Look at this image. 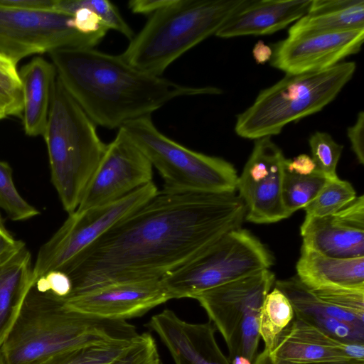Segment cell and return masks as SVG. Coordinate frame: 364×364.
<instances>
[{
	"instance_id": "6da1fadb",
	"label": "cell",
	"mask_w": 364,
	"mask_h": 364,
	"mask_svg": "<svg viewBox=\"0 0 364 364\" xmlns=\"http://www.w3.org/2000/svg\"><path fill=\"white\" fill-rule=\"evenodd\" d=\"M245 214L235 192L163 188L57 270L71 281L68 296L114 283L161 279L241 228Z\"/></svg>"
},
{
	"instance_id": "7a4b0ae2",
	"label": "cell",
	"mask_w": 364,
	"mask_h": 364,
	"mask_svg": "<svg viewBox=\"0 0 364 364\" xmlns=\"http://www.w3.org/2000/svg\"><path fill=\"white\" fill-rule=\"evenodd\" d=\"M48 55L67 91L96 125L107 129L151 117L178 97L222 93L218 87L183 85L151 75L121 55L95 48H63Z\"/></svg>"
},
{
	"instance_id": "3957f363",
	"label": "cell",
	"mask_w": 364,
	"mask_h": 364,
	"mask_svg": "<svg viewBox=\"0 0 364 364\" xmlns=\"http://www.w3.org/2000/svg\"><path fill=\"white\" fill-rule=\"evenodd\" d=\"M139 333L124 320L102 318L69 311L60 297L28 294L12 330L0 346V364H33L86 346L129 342Z\"/></svg>"
},
{
	"instance_id": "277c9868",
	"label": "cell",
	"mask_w": 364,
	"mask_h": 364,
	"mask_svg": "<svg viewBox=\"0 0 364 364\" xmlns=\"http://www.w3.org/2000/svg\"><path fill=\"white\" fill-rule=\"evenodd\" d=\"M245 0H161L122 57L161 76L185 53L216 35Z\"/></svg>"
},
{
	"instance_id": "5b68a950",
	"label": "cell",
	"mask_w": 364,
	"mask_h": 364,
	"mask_svg": "<svg viewBox=\"0 0 364 364\" xmlns=\"http://www.w3.org/2000/svg\"><path fill=\"white\" fill-rule=\"evenodd\" d=\"M51 181L64 210L74 212L107 148L88 117L57 77L46 127Z\"/></svg>"
},
{
	"instance_id": "8992f818",
	"label": "cell",
	"mask_w": 364,
	"mask_h": 364,
	"mask_svg": "<svg viewBox=\"0 0 364 364\" xmlns=\"http://www.w3.org/2000/svg\"><path fill=\"white\" fill-rule=\"evenodd\" d=\"M355 70V62L343 61L321 71L286 74L237 115L235 133L255 140L280 134L288 124L320 112L334 100Z\"/></svg>"
},
{
	"instance_id": "52a82bcc",
	"label": "cell",
	"mask_w": 364,
	"mask_h": 364,
	"mask_svg": "<svg viewBox=\"0 0 364 364\" xmlns=\"http://www.w3.org/2000/svg\"><path fill=\"white\" fill-rule=\"evenodd\" d=\"M164 180V188L184 191L234 193L238 176L226 160L191 150L161 132L151 117L122 127Z\"/></svg>"
},
{
	"instance_id": "ba28073f",
	"label": "cell",
	"mask_w": 364,
	"mask_h": 364,
	"mask_svg": "<svg viewBox=\"0 0 364 364\" xmlns=\"http://www.w3.org/2000/svg\"><path fill=\"white\" fill-rule=\"evenodd\" d=\"M273 260L258 238L240 228L160 280L169 300L193 299L207 290L268 269Z\"/></svg>"
},
{
	"instance_id": "9c48e42d",
	"label": "cell",
	"mask_w": 364,
	"mask_h": 364,
	"mask_svg": "<svg viewBox=\"0 0 364 364\" xmlns=\"http://www.w3.org/2000/svg\"><path fill=\"white\" fill-rule=\"evenodd\" d=\"M275 275L264 269L193 297L223 336L230 364H253L259 341V318Z\"/></svg>"
},
{
	"instance_id": "30bf717a",
	"label": "cell",
	"mask_w": 364,
	"mask_h": 364,
	"mask_svg": "<svg viewBox=\"0 0 364 364\" xmlns=\"http://www.w3.org/2000/svg\"><path fill=\"white\" fill-rule=\"evenodd\" d=\"M104 38L79 31L73 15L12 7L0 2V54L13 63L63 48H95Z\"/></svg>"
},
{
	"instance_id": "8fae6325",
	"label": "cell",
	"mask_w": 364,
	"mask_h": 364,
	"mask_svg": "<svg viewBox=\"0 0 364 364\" xmlns=\"http://www.w3.org/2000/svg\"><path fill=\"white\" fill-rule=\"evenodd\" d=\"M158 188L153 181L107 205L75 210L39 249L33 267L34 283L44 274L60 269L116 223L153 197Z\"/></svg>"
},
{
	"instance_id": "7c38bea8",
	"label": "cell",
	"mask_w": 364,
	"mask_h": 364,
	"mask_svg": "<svg viewBox=\"0 0 364 364\" xmlns=\"http://www.w3.org/2000/svg\"><path fill=\"white\" fill-rule=\"evenodd\" d=\"M153 166L121 127L108 144L76 210L113 203L152 181Z\"/></svg>"
},
{
	"instance_id": "4fadbf2b",
	"label": "cell",
	"mask_w": 364,
	"mask_h": 364,
	"mask_svg": "<svg viewBox=\"0 0 364 364\" xmlns=\"http://www.w3.org/2000/svg\"><path fill=\"white\" fill-rule=\"evenodd\" d=\"M285 159L272 136L255 140L237 183L238 196L246 208V220L266 224L289 218L282 196Z\"/></svg>"
},
{
	"instance_id": "5bb4252c",
	"label": "cell",
	"mask_w": 364,
	"mask_h": 364,
	"mask_svg": "<svg viewBox=\"0 0 364 364\" xmlns=\"http://www.w3.org/2000/svg\"><path fill=\"white\" fill-rule=\"evenodd\" d=\"M364 28L287 36L272 45V67L285 74L323 70L358 53Z\"/></svg>"
},
{
	"instance_id": "9a60e30c",
	"label": "cell",
	"mask_w": 364,
	"mask_h": 364,
	"mask_svg": "<svg viewBox=\"0 0 364 364\" xmlns=\"http://www.w3.org/2000/svg\"><path fill=\"white\" fill-rule=\"evenodd\" d=\"M60 299L69 311L124 321L141 316L169 300L160 279L114 283Z\"/></svg>"
},
{
	"instance_id": "2e32d148",
	"label": "cell",
	"mask_w": 364,
	"mask_h": 364,
	"mask_svg": "<svg viewBox=\"0 0 364 364\" xmlns=\"http://www.w3.org/2000/svg\"><path fill=\"white\" fill-rule=\"evenodd\" d=\"M302 246L336 258L364 257V196H356L336 213L304 218Z\"/></svg>"
},
{
	"instance_id": "e0dca14e",
	"label": "cell",
	"mask_w": 364,
	"mask_h": 364,
	"mask_svg": "<svg viewBox=\"0 0 364 364\" xmlns=\"http://www.w3.org/2000/svg\"><path fill=\"white\" fill-rule=\"evenodd\" d=\"M146 327L158 335L175 364H230L218 345L210 321L190 323L164 309L154 315Z\"/></svg>"
},
{
	"instance_id": "ac0fdd59",
	"label": "cell",
	"mask_w": 364,
	"mask_h": 364,
	"mask_svg": "<svg viewBox=\"0 0 364 364\" xmlns=\"http://www.w3.org/2000/svg\"><path fill=\"white\" fill-rule=\"evenodd\" d=\"M270 354L275 358L297 363L364 361V343L338 340L294 317Z\"/></svg>"
},
{
	"instance_id": "d6986e66",
	"label": "cell",
	"mask_w": 364,
	"mask_h": 364,
	"mask_svg": "<svg viewBox=\"0 0 364 364\" xmlns=\"http://www.w3.org/2000/svg\"><path fill=\"white\" fill-rule=\"evenodd\" d=\"M275 287L288 297L296 318L338 340L364 343V321L318 299L297 276L276 281Z\"/></svg>"
},
{
	"instance_id": "ffe728a7",
	"label": "cell",
	"mask_w": 364,
	"mask_h": 364,
	"mask_svg": "<svg viewBox=\"0 0 364 364\" xmlns=\"http://www.w3.org/2000/svg\"><path fill=\"white\" fill-rule=\"evenodd\" d=\"M312 0H245L225 23L216 36L230 38L269 35L304 16Z\"/></svg>"
},
{
	"instance_id": "44dd1931",
	"label": "cell",
	"mask_w": 364,
	"mask_h": 364,
	"mask_svg": "<svg viewBox=\"0 0 364 364\" xmlns=\"http://www.w3.org/2000/svg\"><path fill=\"white\" fill-rule=\"evenodd\" d=\"M31 255L26 244L16 245L0 255V346L15 325L34 285Z\"/></svg>"
},
{
	"instance_id": "7402d4cb",
	"label": "cell",
	"mask_w": 364,
	"mask_h": 364,
	"mask_svg": "<svg viewBox=\"0 0 364 364\" xmlns=\"http://www.w3.org/2000/svg\"><path fill=\"white\" fill-rule=\"evenodd\" d=\"M18 77L23 94L24 132L29 136H43L57 78L55 66L38 56L21 67Z\"/></svg>"
},
{
	"instance_id": "603a6c76",
	"label": "cell",
	"mask_w": 364,
	"mask_h": 364,
	"mask_svg": "<svg viewBox=\"0 0 364 364\" xmlns=\"http://www.w3.org/2000/svg\"><path fill=\"white\" fill-rule=\"evenodd\" d=\"M296 268L298 278L310 289H364V257H332L301 245Z\"/></svg>"
},
{
	"instance_id": "cb8c5ba5",
	"label": "cell",
	"mask_w": 364,
	"mask_h": 364,
	"mask_svg": "<svg viewBox=\"0 0 364 364\" xmlns=\"http://www.w3.org/2000/svg\"><path fill=\"white\" fill-rule=\"evenodd\" d=\"M364 28L363 0H312L309 11L292 24L288 36Z\"/></svg>"
},
{
	"instance_id": "d4e9b609",
	"label": "cell",
	"mask_w": 364,
	"mask_h": 364,
	"mask_svg": "<svg viewBox=\"0 0 364 364\" xmlns=\"http://www.w3.org/2000/svg\"><path fill=\"white\" fill-rule=\"evenodd\" d=\"M295 317L288 297L274 287L265 296L259 314V333L264 343V350L271 353L282 333Z\"/></svg>"
},
{
	"instance_id": "484cf974",
	"label": "cell",
	"mask_w": 364,
	"mask_h": 364,
	"mask_svg": "<svg viewBox=\"0 0 364 364\" xmlns=\"http://www.w3.org/2000/svg\"><path fill=\"white\" fill-rule=\"evenodd\" d=\"M326 179L318 170L309 175H301L289 172L284 168L282 196L289 217L310 203Z\"/></svg>"
},
{
	"instance_id": "4316f807",
	"label": "cell",
	"mask_w": 364,
	"mask_h": 364,
	"mask_svg": "<svg viewBox=\"0 0 364 364\" xmlns=\"http://www.w3.org/2000/svg\"><path fill=\"white\" fill-rule=\"evenodd\" d=\"M132 341L86 346L53 355L33 364H109L123 354Z\"/></svg>"
},
{
	"instance_id": "83f0119b",
	"label": "cell",
	"mask_w": 364,
	"mask_h": 364,
	"mask_svg": "<svg viewBox=\"0 0 364 364\" xmlns=\"http://www.w3.org/2000/svg\"><path fill=\"white\" fill-rule=\"evenodd\" d=\"M356 197L352 184L338 177L327 178L314 200L304 209L305 218L333 215Z\"/></svg>"
},
{
	"instance_id": "f1b7e54d",
	"label": "cell",
	"mask_w": 364,
	"mask_h": 364,
	"mask_svg": "<svg viewBox=\"0 0 364 364\" xmlns=\"http://www.w3.org/2000/svg\"><path fill=\"white\" fill-rule=\"evenodd\" d=\"M0 208L14 221L28 220L40 213L18 193L11 166L2 161H0Z\"/></svg>"
},
{
	"instance_id": "f546056e",
	"label": "cell",
	"mask_w": 364,
	"mask_h": 364,
	"mask_svg": "<svg viewBox=\"0 0 364 364\" xmlns=\"http://www.w3.org/2000/svg\"><path fill=\"white\" fill-rule=\"evenodd\" d=\"M311 158L317 170L326 178L338 177L336 168L343 146L327 132L316 131L309 138Z\"/></svg>"
},
{
	"instance_id": "4dcf8cb0",
	"label": "cell",
	"mask_w": 364,
	"mask_h": 364,
	"mask_svg": "<svg viewBox=\"0 0 364 364\" xmlns=\"http://www.w3.org/2000/svg\"><path fill=\"white\" fill-rule=\"evenodd\" d=\"M309 289L321 300L364 321V289L341 287Z\"/></svg>"
},
{
	"instance_id": "1f68e13d",
	"label": "cell",
	"mask_w": 364,
	"mask_h": 364,
	"mask_svg": "<svg viewBox=\"0 0 364 364\" xmlns=\"http://www.w3.org/2000/svg\"><path fill=\"white\" fill-rule=\"evenodd\" d=\"M109 364H162L156 343L149 333L139 334L129 348Z\"/></svg>"
},
{
	"instance_id": "d6a6232c",
	"label": "cell",
	"mask_w": 364,
	"mask_h": 364,
	"mask_svg": "<svg viewBox=\"0 0 364 364\" xmlns=\"http://www.w3.org/2000/svg\"><path fill=\"white\" fill-rule=\"evenodd\" d=\"M23 107L21 85L0 79V120L9 116L22 117Z\"/></svg>"
},
{
	"instance_id": "836d02e7",
	"label": "cell",
	"mask_w": 364,
	"mask_h": 364,
	"mask_svg": "<svg viewBox=\"0 0 364 364\" xmlns=\"http://www.w3.org/2000/svg\"><path fill=\"white\" fill-rule=\"evenodd\" d=\"M34 287L41 292H50L60 298L68 296L72 290L69 277L61 270L50 272L38 279Z\"/></svg>"
},
{
	"instance_id": "e575fe53",
	"label": "cell",
	"mask_w": 364,
	"mask_h": 364,
	"mask_svg": "<svg viewBox=\"0 0 364 364\" xmlns=\"http://www.w3.org/2000/svg\"><path fill=\"white\" fill-rule=\"evenodd\" d=\"M364 112L360 111L357 114L355 122L347 129V136L350 143V148L358 162L364 164Z\"/></svg>"
},
{
	"instance_id": "d590c367",
	"label": "cell",
	"mask_w": 364,
	"mask_h": 364,
	"mask_svg": "<svg viewBox=\"0 0 364 364\" xmlns=\"http://www.w3.org/2000/svg\"><path fill=\"white\" fill-rule=\"evenodd\" d=\"M284 170L301 175H309L317 171L316 166L312 158L307 154H302L293 159H285Z\"/></svg>"
},
{
	"instance_id": "8d00e7d4",
	"label": "cell",
	"mask_w": 364,
	"mask_h": 364,
	"mask_svg": "<svg viewBox=\"0 0 364 364\" xmlns=\"http://www.w3.org/2000/svg\"><path fill=\"white\" fill-rule=\"evenodd\" d=\"M253 364H364V361L350 360L328 363H297L275 358L270 353L264 350L262 353L257 355Z\"/></svg>"
},
{
	"instance_id": "74e56055",
	"label": "cell",
	"mask_w": 364,
	"mask_h": 364,
	"mask_svg": "<svg viewBox=\"0 0 364 364\" xmlns=\"http://www.w3.org/2000/svg\"><path fill=\"white\" fill-rule=\"evenodd\" d=\"M4 5L27 9L54 10L55 0H0Z\"/></svg>"
},
{
	"instance_id": "f35d334b",
	"label": "cell",
	"mask_w": 364,
	"mask_h": 364,
	"mask_svg": "<svg viewBox=\"0 0 364 364\" xmlns=\"http://www.w3.org/2000/svg\"><path fill=\"white\" fill-rule=\"evenodd\" d=\"M0 79L21 85L16 64L1 54Z\"/></svg>"
},
{
	"instance_id": "ab89813d",
	"label": "cell",
	"mask_w": 364,
	"mask_h": 364,
	"mask_svg": "<svg viewBox=\"0 0 364 364\" xmlns=\"http://www.w3.org/2000/svg\"><path fill=\"white\" fill-rule=\"evenodd\" d=\"M272 55V48L262 41H259L253 47L252 55L255 60L258 64H264L268 61L269 62Z\"/></svg>"
},
{
	"instance_id": "60d3db41",
	"label": "cell",
	"mask_w": 364,
	"mask_h": 364,
	"mask_svg": "<svg viewBox=\"0 0 364 364\" xmlns=\"http://www.w3.org/2000/svg\"><path fill=\"white\" fill-rule=\"evenodd\" d=\"M16 242L5 228L0 215V255L14 247Z\"/></svg>"
}]
</instances>
